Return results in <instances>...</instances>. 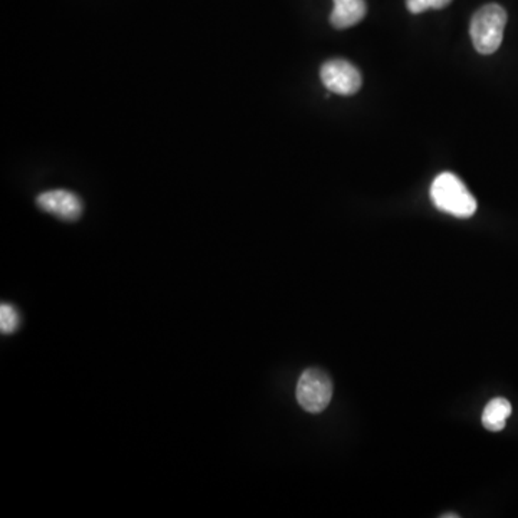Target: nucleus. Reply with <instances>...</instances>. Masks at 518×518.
<instances>
[{"instance_id": "f257e3e1", "label": "nucleus", "mask_w": 518, "mask_h": 518, "mask_svg": "<svg viewBox=\"0 0 518 518\" xmlns=\"http://www.w3.org/2000/svg\"><path fill=\"white\" fill-rule=\"evenodd\" d=\"M431 199L438 209L462 219L472 217L477 210L474 196L471 195L467 186L453 173H441L433 180Z\"/></svg>"}, {"instance_id": "f03ea898", "label": "nucleus", "mask_w": 518, "mask_h": 518, "mask_svg": "<svg viewBox=\"0 0 518 518\" xmlns=\"http://www.w3.org/2000/svg\"><path fill=\"white\" fill-rule=\"evenodd\" d=\"M507 12L497 4L485 5L475 12L471 21L470 34L475 49L482 56L494 54L503 42Z\"/></svg>"}, {"instance_id": "7ed1b4c3", "label": "nucleus", "mask_w": 518, "mask_h": 518, "mask_svg": "<svg viewBox=\"0 0 518 518\" xmlns=\"http://www.w3.org/2000/svg\"><path fill=\"white\" fill-rule=\"evenodd\" d=\"M333 398L331 379L320 369L304 371L297 385V401L310 413L323 412Z\"/></svg>"}, {"instance_id": "20e7f679", "label": "nucleus", "mask_w": 518, "mask_h": 518, "mask_svg": "<svg viewBox=\"0 0 518 518\" xmlns=\"http://www.w3.org/2000/svg\"><path fill=\"white\" fill-rule=\"evenodd\" d=\"M321 81L329 91L340 96H353L361 86V76L346 59H331L321 66Z\"/></svg>"}, {"instance_id": "39448f33", "label": "nucleus", "mask_w": 518, "mask_h": 518, "mask_svg": "<svg viewBox=\"0 0 518 518\" xmlns=\"http://www.w3.org/2000/svg\"><path fill=\"white\" fill-rule=\"evenodd\" d=\"M36 205L44 212L51 213L54 217L69 222L79 219L84 209L83 202L76 193L62 189L41 193L36 198Z\"/></svg>"}, {"instance_id": "423d86ee", "label": "nucleus", "mask_w": 518, "mask_h": 518, "mask_svg": "<svg viewBox=\"0 0 518 518\" xmlns=\"http://www.w3.org/2000/svg\"><path fill=\"white\" fill-rule=\"evenodd\" d=\"M366 2L364 0H334V9L330 22L336 29H347L366 16Z\"/></svg>"}, {"instance_id": "0eeeda50", "label": "nucleus", "mask_w": 518, "mask_h": 518, "mask_svg": "<svg viewBox=\"0 0 518 518\" xmlns=\"http://www.w3.org/2000/svg\"><path fill=\"white\" fill-rule=\"evenodd\" d=\"M512 403L504 398H495L485 406L482 413V425L491 432L504 430L508 416L512 415Z\"/></svg>"}, {"instance_id": "6e6552de", "label": "nucleus", "mask_w": 518, "mask_h": 518, "mask_svg": "<svg viewBox=\"0 0 518 518\" xmlns=\"http://www.w3.org/2000/svg\"><path fill=\"white\" fill-rule=\"evenodd\" d=\"M19 312L11 304H2L0 307V330L4 334H12L19 329Z\"/></svg>"}, {"instance_id": "1a4fd4ad", "label": "nucleus", "mask_w": 518, "mask_h": 518, "mask_svg": "<svg viewBox=\"0 0 518 518\" xmlns=\"http://www.w3.org/2000/svg\"><path fill=\"white\" fill-rule=\"evenodd\" d=\"M452 0H406V6L412 14H422L428 9H443Z\"/></svg>"}, {"instance_id": "9d476101", "label": "nucleus", "mask_w": 518, "mask_h": 518, "mask_svg": "<svg viewBox=\"0 0 518 518\" xmlns=\"http://www.w3.org/2000/svg\"><path fill=\"white\" fill-rule=\"evenodd\" d=\"M441 517H442V518H451V517L458 518V517H460V515H458V514H443V515H441Z\"/></svg>"}]
</instances>
